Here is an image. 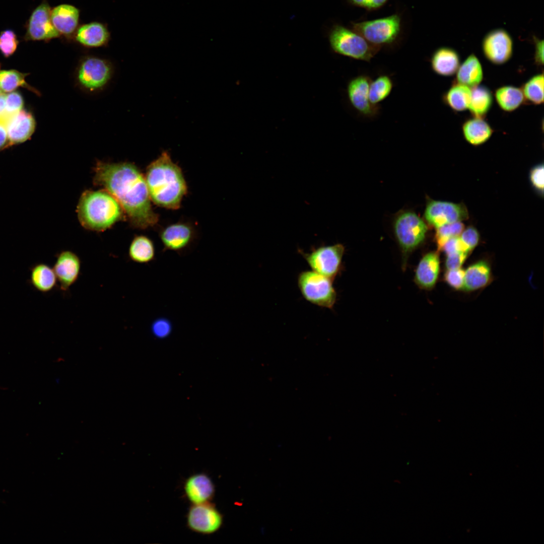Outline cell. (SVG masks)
Here are the masks:
<instances>
[{
  "mask_svg": "<svg viewBox=\"0 0 544 544\" xmlns=\"http://www.w3.org/2000/svg\"><path fill=\"white\" fill-rule=\"evenodd\" d=\"M95 172L94 181L117 199L133 227L145 229L158 223L145 176L137 166L127 162H98Z\"/></svg>",
  "mask_w": 544,
  "mask_h": 544,
  "instance_id": "cell-1",
  "label": "cell"
},
{
  "mask_svg": "<svg viewBox=\"0 0 544 544\" xmlns=\"http://www.w3.org/2000/svg\"><path fill=\"white\" fill-rule=\"evenodd\" d=\"M145 178L151 201L160 207L177 210L187 193V183L181 168L163 151L148 166Z\"/></svg>",
  "mask_w": 544,
  "mask_h": 544,
  "instance_id": "cell-2",
  "label": "cell"
},
{
  "mask_svg": "<svg viewBox=\"0 0 544 544\" xmlns=\"http://www.w3.org/2000/svg\"><path fill=\"white\" fill-rule=\"evenodd\" d=\"M123 213L120 203L106 190L85 191L77 207L81 224L86 229L94 231L110 228L122 219Z\"/></svg>",
  "mask_w": 544,
  "mask_h": 544,
  "instance_id": "cell-3",
  "label": "cell"
},
{
  "mask_svg": "<svg viewBox=\"0 0 544 544\" xmlns=\"http://www.w3.org/2000/svg\"><path fill=\"white\" fill-rule=\"evenodd\" d=\"M329 42L335 52L366 62H370L380 49L354 30L340 25L334 26L331 30Z\"/></svg>",
  "mask_w": 544,
  "mask_h": 544,
  "instance_id": "cell-4",
  "label": "cell"
},
{
  "mask_svg": "<svg viewBox=\"0 0 544 544\" xmlns=\"http://www.w3.org/2000/svg\"><path fill=\"white\" fill-rule=\"evenodd\" d=\"M113 73L111 63L106 59L94 55L83 56L76 72L77 84L83 90L94 93L104 89Z\"/></svg>",
  "mask_w": 544,
  "mask_h": 544,
  "instance_id": "cell-5",
  "label": "cell"
},
{
  "mask_svg": "<svg viewBox=\"0 0 544 544\" xmlns=\"http://www.w3.org/2000/svg\"><path fill=\"white\" fill-rule=\"evenodd\" d=\"M352 30L372 45L381 48L393 44L400 31L401 19L397 14L377 19L354 22Z\"/></svg>",
  "mask_w": 544,
  "mask_h": 544,
  "instance_id": "cell-6",
  "label": "cell"
},
{
  "mask_svg": "<svg viewBox=\"0 0 544 544\" xmlns=\"http://www.w3.org/2000/svg\"><path fill=\"white\" fill-rule=\"evenodd\" d=\"M332 281L312 270L301 271L297 278L299 289L307 301L328 309L333 308L336 300Z\"/></svg>",
  "mask_w": 544,
  "mask_h": 544,
  "instance_id": "cell-7",
  "label": "cell"
},
{
  "mask_svg": "<svg viewBox=\"0 0 544 544\" xmlns=\"http://www.w3.org/2000/svg\"><path fill=\"white\" fill-rule=\"evenodd\" d=\"M394 228L402 251L404 267L408 254L423 242L428 228L424 221L411 212L399 215L395 221Z\"/></svg>",
  "mask_w": 544,
  "mask_h": 544,
  "instance_id": "cell-8",
  "label": "cell"
},
{
  "mask_svg": "<svg viewBox=\"0 0 544 544\" xmlns=\"http://www.w3.org/2000/svg\"><path fill=\"white\" fill-rule=\"evenodd\" d=\"M298 251L312 270L333 281L341 269L345 247L337 243L314 248L310 252Z\"/></svg>",
  "mask_w": 544,
  "mask_h": 544,
  "instance_id": "cell-9",
  "label": "cell"
},
{
  "mask_svg": "<svg viewBox=\"0 0 544 544\" xmlns=\"http://www.w3.org/2000/svg\"><path fill=\"white\" fill-rule=\"evenodd\" d=\"M370 77L366 74L358 75L350 80L347 85V92L349 102L361 116L370 119L379 115V105H375L369 100Z\"/></svg>",
  "mask_w": 544,
  "mask_h": 544,
  "instance_id": "cell-10",
  "label": "cell"
},
{
  "mask_svg": "<svg viewBox=\"0 0 544 544\" xmlns=\"http://www.w3.org/2000/svg\"><path fill=\"white\" fill-rule=\"evenodd\" d=\"M159 236L163 245L162 252L172 251L182 255L191 247L196 235L189 223L179 222L162 229Z\"/></svg>",
  "mask_w": 544,
  "mask_h": 544,
  "instance_id": "cell-11",
  "label": "cell"
},
{
  "mask_svg": "<svg viewBox=\"0 0 544 544\" xmlns=\"http://www.w3.org/2000/svg\"><path fill=\"white\" fill-rule=\"evenodd\" d=\"M51 7L43 0L31 14L26 28V40L48 41L60 37L51 19Z\"/></svg>",
  "mask_w": 544,
  "mask_h": 544,
  "instance_id": "cell-12",
  "label": "cell"
},
{
  "mask_svg": "<svg viewBox=\"0 0 544 544\" xmlns=\"http://www.w3.org/2000/svg\"><path fill=\"white\" fill-rule=\"evenodd\" d=\"M223 521L221 513L209 502L193 504L187 516L189 528L194 532L206 534L217 531Z\"/></svg>",
  "mask_w": 544,
  "mask_h": 544,
  "instance_id": "cell-13",
  "label": "cell"
},
{
  "mask_svg": "<svg viewBox=\"0 0 544 544\" xmlns=\"http://www.w3.org/2000/svg\"><path fill=\"white\" fill-rule=\"evenodd\" d=\"M425 217L430 224L437 228L466 220L468 212L463 205L432 200L427 203Z\"/></svg>",
  "mask_w": 544,
  "mask_h": 544,
  "instance_id": "cell-14",
  "label": "cell"
},
{
  "mask_svg": "<svg viewBox=\"0 0 544 544\" xmlns=\"http://www.w3.org/2000/svg\"><path fill=\"white\" fill-rule=\"evenodd\" d=\"M486 56L492 62L500 64L508 60L513 50V41L509 34L503 29L489 32L483 41Z\"/></svg>",
  "mask_w": 544,
  "mask_h": 544,
  "instance_id": "cell-15",
  "label": "cell"
},
{
  "mask_svg": "<svg viewBox=\"0 0 544 544\" xmlns=\"http://www.w3.org/2000/svg\"><path fill=\"white\" fill-rule=\"evenodd\" d=\"M81 268V259L74 252L64 250L56 255L53 269L62 291H67L76 282Z\"/></svg>",
  "mask_w": 544,
  "mask_h": 544,
  "instance_id": "cell-16",
  "label": "cell"
},
{
  "mask_svg": "<svg viewBox=\"0 0 544 544\" xmlns=\"http://www.w3.org/2000/svg\"><path fill=\"white\" fill-rule=\"evenodd\" d=\"M111 39L108 25L100 21H91L80 24L72 40L88 48L107 45Z\"/></svg>",
  "mask_w": 544,
  "mask_h": 544,
  "instance_id": "cell-17",
  "label": "cell"
},
{
  "mask_svg": "<svg viewBox=\"0 0 544 544\" xmlns=\"http://www.w3.org/2000/svg\"><path fill=\"white\" fill-rule=\"evenodd\" d=\"M80 10L70 4H59L51 9L52 24L60 37L69 40L72 39L80 25Z\"/></svg>",
  "mask_w": 544,
  "mask_h": 544,
  "instance_id": "cell-18",
  "label": "cell"
},
{
  "mask_svg": "<svg viewBox=\"0 0 544 544\" xmlns=\"http://www.w3.org/2000/svg\"><path fill=\"white\" fill-rule=\"evenodd\" d=\"M184 491L188 500L193 503L208 502L215 493L214 485L209 476L197 473L189 477L184 484Z\"/></svg>",
  "mask_w": 544,
  "mask_h": 544,
  "instance_id": "cell-19",
  "label": "cell"
},
{
  "mask_svg": "<svg viewBox=\"0 0 544 544\" xmlns=\"http://www.w3.org/2000/svg\"><path fill=\"white\" fill-rule=\"evenodd\" d=\"M440 272V258L437 252L426 254L418 264L415 276L417 285L421 288L430 290L433 288L438 278Z\"/></svg>",
  "mask_w": 544,
  "mask_h": 544,
  "instance_id": "cell-20",
  "label": "cell"
},
{
  "mask_svg": "<svg viewBox=\"0 0 544 544\" xmlns=\"http://www.w3.org/2000/svg\"><path fill=\"white\" fill-rule=\"evenodd\" d=\"M35 121L32 115L21 110L9 121L7 127L9 145L23 143L33 134Z\"/></svg>",
  "mask_w": 544,
  "mask_h": 544,
  "instance_id": "cell-21",
  "label": "cell"
},
{
  "mask_svg": "<svg viewBox=\"0 0 544 544\" xmlns=\"http://www.w3.org/2000/svg\"><path fill=\"white\" fill-rule=\"evenodd\" d=\"M491 279V270L488 263L480 260L469 266L464 271L463 289L472 291L486 286Z\"/></svg>",
  "mask_w": 544,
  "mask_h": 544,
  "instance_id": "cell-22",
  "label": "cell"
},
{
  "mask_svg": "<svg viewBox=\"0 0 544 544\" xmlns=\"http://www.w3.org/2000/svg\"><path fill=\"white\" fill-rule=\"evenodd\" d=\"M433 71L442 76L453 74L459 66V58L457 53L448 47H440L433 53L431 59Z\"/></svg>",
  "mask_w": 544,
  "mask_h": 544,
  "instance_id": "cell-23",
  "label": "cell"
},
{
  "mask_svg": "<svg viewBox=\"0 0 544 544\" xmlns=\"http://www.w3.org/2000/svg\"><path fill=\"white\" fill-rule=\"evenodd\" d=\"M129 259L140 264L149 263L155 259V247L153 241L145 235L134 237L128 249Z\"/></svg>",
  "mask_w": 544,
  "mask_h": 544,
  "instance_id": "cell-24",
  "label": "cell"
},
{
  "mask_svg": "<svg viewBox=\"0 0 544 544\" xmlns=\"http://www.w3.org/2000/svg\"><path fill=\"white\" fill-rule=\"evenodd\" d=\"M57 281L53 268L47 264L39 263L32 267L30 282L36 290L42 293L49 292L55 287Z\"/></svg>",
  "mask_w": 544,
  "mask_h": 544,
  "instance_id": "cell-25",
  "label": "cell"
},
{
  "mask_svg": "<svg viewBox=\"0 0 544 544\" xmlns=\"http://www.w3.org/2000/svg\"><path fill=\"white\" fill-rule=\"evenodd\" d=\"M483 71L480 61L475 56L470 55L459 67L457 80L459 84L468 87L477 86L482 81Z\"/></svg>",
  "mask_w": 544,
  "mask_h": 544,
  "instance_id": "cell-26",
  "label": "cell"
},
{
  "mask_svg": "<svg viewBox=\"0 0 544 544\" xmlns=\"http://www.w3.org/2000/svg\"><path fill=\"white\" fill-rule=\"evenodd\" d=\"M463 130L466 140L474 145L484 143L492 133L489 124L479 118L466 121L463 125Z\"/></svg>",
  "mask_w": 544,
  "mask_h": 544,
  "instance_id": "cell-27",
  "label": "cell"
},
{
  "mask_svg": "<svg viewBox=\"0 0 544 544\" xmlns=\"http://www.w3.org/2000/svg\"><path fill=\"white\" fill-rule=\"evenodd\" d=\"M393 82L390 76L381 74L371 80L369 86V100L375 105L385 100L391 94Z\"/></svg>",
  "mask_w": 544,
  "mask_h": 544,
  "instance_id": "cell-28",
  "label": "cell"
},
{
  "mask_svg": "<svg viewBox=\"0 0 544 544\" xmlns=\"http://www.w3.org/2000/svg\"><path fill=\"white\" fill-rule=\"evenodd\" d=\"M492 103V95L484 87L475 86L471 90V98L468 108L477 117L485 114Z\"/></svg>",
  "mask_w": 544,
  "mask_h": 544,
  "instance_id": "cell-29",
  "label": "cell"
},
{
  "mask_svg": "<svg viewBox=\"0 0 544 544\" xmlns=\"http://www.w3.org/2000/svg\"><path fill=\"white\" fill-rule=\"evenodd\" d=\"M522 91L511 86L501 88L497 90L496 97L499 105L507 111L517 108L523 100Z\"/></svg>",
  "mask_w": 544,
  "mask_h": 544,
  "instance_id": "cell-30",
  "label": "cell"
},
{
  "mask_svg": "<svg viewBox=\"0 0 544 544\" xmlns=\"http://www.w3.org/2000/svg\"><path fill=\"white\" fill-rule=\"evenodd\" d=\"M447 103L454 109L461 111L468 108L471 90L469 88L459 84L451 88L446 95Z\"/></svg>",
  "mask_w": 544,
  "mask_h": 544,
  "instance_id": "cell-31",
  "label": "cell"
},
{
  "mask_svg": "<svg viewBox=\"0 0 544 544\" xmlns=\"http://www.w3.org/2000/svg\"><path fill=\"white\" fill-rule=\"evenodd\" d=\"M27 75L16 70L0 71L1 90L9 92L20 86L28 88L25 80Z\"/></svg>",
  "mask_w": 544,
  "mask_h": 544,
  "instance_id": "cell-32",
  "label": "cell"
},
{
  "mask_svg": "<svg viewBox=\"0 0 544 544\" xmlns=\"http://www.w3.org/2000/svg\"><path fill=\"white\" fill-rule=\"evenodd\" d=\"M464 230V225L461 222L447 224L436 228L435 240L439 250H441L444 244L450 238L459 236Z\"/></svg>",
  "mask_w": 544,
  "mask_h": 544,
  "instance_id": "cell-33",
  "label": "cell"
},
{
  "mask_svg": "<svg viewBox=\"0 0 544 544\" xmlns=\"http://www.w3.org/2000/svg\"><path fill=\"white\" fill-rule=\"evenodd\" d=\"M525 96L535 104L543 101V76L539 75L531 78L524 87Z\"/></svg>",
  "mask_w": 544,
  "mask_h": 544,
  "instance_id": "cell-34",
  "label": "cell"
},
{
  "mask_svg": "<svg viewBox=\"0 0 544 544\" xmlns=\"http://www.w3.org/2000/svg\"><path fill=\"white\" fill-rule=\"evenodd\" d=\"M18 44L16 34L11 30L0 33V51L5 57H9L16 51Z\"/></svg>",
  "mask_w": 544,
  "mask_h": 544,
  "instance_id": "cell-35",
  "label": "cell"
},
{
  "mask_svg": "<svg viewBox=\"0 0 544 544\" xmlns=\"http://www.w3.org/2000/svg\"><path fill=\"white\" fill-rule=\"evenodd\" d=\"M150 329L153 335L158 339L168 337L173 330V324L169 319L165 317L157 318L151 324Z\"/></svg>",
  "mask_w": 544,
  "mask_h": 544,
  "instance_id": "cell-36",
  "label": "cell"
},
{
  "mask_svg": "<svg viewBox=\"0 0 544 544\" xmlns=\"http://www.w3.org/2000/svg\"><path fill=\"white\" fill-rule=\"evenodd\" d=\"M24 104L23 99L21 95L14 92L6 95V105L5 115L11 119L16 114L21 110Z\"/></svg>",
  "mask_w": 544,
  "mask_h": 544,
  "instance_id": "cell-37",
  "label": "cell"
},
{
  "mask_svg": "<svg viewBox=\"0 0 544 544\" xmlns=\"http://www.w3.org/2000/svg\"><path fill=\"white\" fill-rule=\"evenodd\" d=\"M444 280L453 289L462 290L464 287V270L460 268L447 269L444 274Z\"/></svg>",
  "mask_w": 544,
  "mask_h": 544,
  "instance_id": "cell-38",
  "label": "cell"
},
{
  "mask_svg": "<svg viewBox=\"0 0 544 544\" xmlns=\"http://www.w3.org/2000/svg\"><path fill=\"white\" fill-rule=\"evenodd\" d=\"M459 237L469 252L477 246L480 239L478 231L472 226L463 230Z\"/></svg>",
  "mask_w": 544,
  "mask_h": 544,
  "instance_id": "cell-39",
  "label": "cell"
},
{
  "mask_svg": "<svg viewBox=\"0 0 544 544\" xmlns=\"http://www.w3.org/2000/svg\"><path fill=\"white\" fill-rule=\"evenodd\" d=\"M543 165H537L530 170L529 178L532 185L540 193L543 192Z\"/></svg>",
  "mask_w": 544,
  "mask_h": 544,
  "instance_id": "cell-40",
  "label": "cell"
},
{
  "mask_svg": "<svg viewBox=\"0 0 544 544\" xmlns=\"http://www.w3.org/2000/svg\"><path fill=\"white\" fill-rule=\"evenodd\" d=\"M468 253L459 251L446 255L445 266L447 269L460 268L468 255Z\"/></svg>",
  "mask_w": 544,
  "mask_h": 544,
  "instance_id": "cell-41",
  "label": "cell"
},
{
  "mask_svg": "<svg viewBox=\"0 0 544 544\" xmlns=\"http://www.w3.org/2000/svg\"><path fill=\"white\" fill-rule=\"evenodd\" d=\"M388 0H349L352 5L366 9L374 10L384 6Z\"/></svg>",
  "mask_w": 544,
  "mask_h": 544,
  "instance_id": "cell-42",
  "label": "cell"
},
{
  "mask_svg": "<svg viewBox=\"0 0 544 544\" xmlns=\"http://www.w3.org/2000/svg\"><path fill=\"white\" fill-rule=\"evenodd\" d=\"M10 120L5 116H0V150L9 145L7 127Z\"/></svg>",
  "mask_w": 544,
  "mask_h": 544,
  "instance_id": "cell-43",
  "label": "cell"
},
{
  "mask_svg": "<svg viewBox=\"0 0 544 544\" xmlns=\"http://www.w3.org/2000/svg\"><path fill=\"white\" fill-rule=\"evenodd\" d=\"M536 58L537 61L542 64L543 62V41L536 39L535 40Z\"/></svg>",
  "mask_w": 544,
  "mask_h": 544,
  "instance_id": "cell-44",
  "label": "cell"
},
{
  "mask_svg": "<svg viewBox=\"0 0 544 544\" xmlns=\"http://www.w3.org/2000/svg\"><path fill=\"white\" fill-rule=\"evenodd\" d=\"M6 105V95L1 93H0V116H6L5 115Z\"/></svg>",
  "mask_w": 544,
  "mask_h": 544,
  "instance_id": "cell-45",
  "label": "cell"
},
{
  "mask_svg": "<svg viewBox=\"0 0 544 544\" xmlns=\"http://www.w3.org/2000/svg\"><path fill=\"white\" fill-rule=\"evenodd\" d=\"M0 66H1V65H0ZM1 89H0V93H1Z\"/></svg>",
  "mask_w": 544,
  "mask_h": 544,
  "instance_id": "cell-46",
  "label": "cell"
}]
</instances>
